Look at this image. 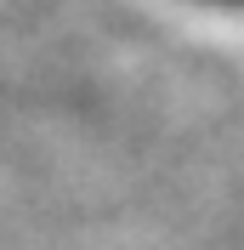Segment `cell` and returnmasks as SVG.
<instances>
[{
	"instance_id": "cell-1",
	"label": "cell",
	"mask_w": 244,
	"mask_h": 250,
	"mask_svg": "<svg viewBox=\"0 0 244 250\" xmlns=\"http://www.w3.org/2000/svg\"><path fill=\"white\" fill-rule=\"evenodd\" d=\"M210 6H244V0H210Z\"/></svg>"
}]
</instances>
